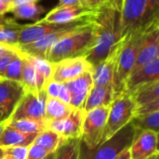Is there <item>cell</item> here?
Segmentation results:
<instances>
[{
    "mask_svg": "<svg viewBox=\"0 0 159 159\" xmlns=\"http://www.w3.org/2000/svg\"><path fill=\"white\" fill-rule=\"evenodd\" d=\"M28 147H7L3 159H26Z\"/></svg>",
    "mask_w": 159,
    "mask_h": 159,
    "instance_id": "34",
    "label": "cell"
},
{
    "mask_svg": "<svg viewBox=\"0 0 159 159\" xmlns=\"http://www.w3.org/2000/svg\"><path fill=\"white\" fill-rule=\"evenodd\" d=\"M37 134H25L5 125L0 134V147H29Z\"/></svg>",
    "mask_w": 159,
    "mask_h": 159,
    "instance_id": "21",
    "label": "cell"
},
{
    "mask_svg": "<svg viewBox=\"0 0 159 159\" xmlns=\"http://www.w3.org/2000/svg\"><path fill=\"white\" fill-rule=\"evenodd\" d=\"M59 6H82L81 0H59Z\"/></svg>",
    "mask_w": 159,
    "mask_h": 159,
    "instance_id": "41",
    "label": "cell"
},
{
    "mask_svg": "<svg viewBox=\"0 0 159 159\" xmlns=\"http://www.w3.org/2000/svg\"><path fill=\"white\" fill-rule=\"evenodd\" d=\"M136 108L159 99V81L148 82L137 87L129 94Z\"/></svg>",
    "mask_w": 159,
    "mask_h": 159,
    "instance_id": "23",
    "label": "cell"
},
{
    "mask_svg": "<svg viewBox=\"0 0 159 159\" xmlns=\"http://www.w3.org/2000/svg\"><path fill=\"white\" fill-rule=\"evenodd\" d=\"M0 2H3V3H11V0H0Z\"/></svg>",
    "mask_w": 159,
    "mask_h": 159,
    "instance_id": "48",
    "label": "cell"
},
{
    "mask_svg": "<svg viewBox=\"0 0 159 159\" xmlns=\"http://www.w3.org/2000/svg\"><path fill=\"white\" fill-rule=\"evenodd\" d=\"M115 159H131V157H130V153H129V148L124 150L122 153H120Z\"/></svg>",
    "mask_w": 159,
    "mask_h": 159,
    "instance_id": "42",
    "label": "cell"
},
{
    "mask_svg": "<svg viewBox=\"0 0 159 159\" xmlns=\"http://www.w3.org/2000/svg\"><path fill=\"white\" fill-rule=\"evenodd\" d=\"M92 13L88 17H85L80 20H77L69 23H65V24L50 23L43 20L35 22L34 23H32V24H22V27L19 33L18 46L26 45V44L34 42L48 34H50V33H53L61 29H65V28H69V27L76 26V25L88 24L91 22Z\"/></svg>",
    "mask_w": 159,
    "mask_h": 159,
    "instance_id": "8",
    "label": "cell"
},
{
    "mask_svg": "<svg viewBox=\"0 0 159 159\" xmlns=\"http://www.w3.org/2000/svg\"><path fill=\"white\" fill-rule=\"evenodd\" d=\"M46 92L48 97L60 99L62 102L69 105V100H70L69 93L63 83H60L51 80L46 88Z\"/></svg>",
    "mask_w": 159,
    "mask_h": 159,
    "instance_id": "33",
    "label": "cell"
},
{
    "mask_svg": "<svg viewBox=\"0 0 159 159\" xmlns=\"http://www.w3.org/2000/svg\"><path fill=\"white\" fill-rule=\"evenodd\" d=\"M22 24H20L16 20L0 16V44L17 47L19 33Z\"/></svg>",
    "mask_w": 159,
    "mask_h": 159,
    "instance_id": "22",
    "label": "cell"
},
{
    "mask_svg": "<svg viewBox=\"0 0 159 159\" xmlns=\"http://www.w3.org/2000/svg\"><path fill=\"white\" fill-rule=\"evenodd\" d=\"M136 105L128 93H122L109 106V113L102 143L112 138L116 132L127 126L135 115Z\"/></svg>",
    "mask_w": 159,
    "mask_h": 159,
    "instance_id": "5",
    "label": "cell"
},
{
    "mask_svg": "<svg viewBox=\"0 0 159 159\" xmlns=\"http://www.w3.org/2000/svg\"><path fill=\"white\" fill-rule=\"evenodd\" d=\"M95 42V30L92 22L78 27L55 43L46 55L50 64L64 59L84 57L93 47Z\"/></svg>",
    "mask_w": 159,
    "mask_h": 159,
    "instance_id": "3",
    "label": "cell"
},
{
    "mask_svg": "<svg viewBox=\"0 0 159 159\" xmlns=\"http://www.w3.org/2000/svg\"><path fill=\"white\" fill-rule=\"evenodd\" d=\"M81 139L62 141L54 152V159H79Z\"/></svg>",
    "mask_w": 159,
    "mask_h": 159,
    "instance_id": "31",
    "label": "cell"
},
{
    "mask_svg": "<svg viewBox=\"0 0 159 159\" xmlns=\"http://www.w3.org/2000/svg\"><path fill=\"white\" fill-rule=\"evenodd\" d=\"M68 90L70 100L69 106L73 109H82L86 98L93 87L92 69L83 73L76 79L63 83Z\"/></svg>",
    "mask_w": 159,
    "mask_h": 159,
    "instance_id": "14",
    "label": "cell"
},
{
    "mask_svg": "<svg viewBox=\"0 0 159 159\" xmlns=\"http://www.w3.org/2000/svg\"><path fill=\"white\" fill-rule=\"evenodd\" d=\"M159 57V25L158 21L154 22L144 37L143 44L137 55L134 67L131 71L134 72L145 64Z\"/></svg>",
    "mask_w": 159,
    "mask_h": 159,
    "instance_id": "15",
    "label": "cell"
},
{
    "mask_svg": "<svg viewBox=\"0 0 159 159\" xmlns=\"http://www.w3.org/2000/svg\"><path fill=\"white\" fill-rule=\"evenodd\" d=\"M157 81H159V57L130 73L125 82L124 92L130 94L140 85Z\"/></svg>",
    "mask_w": 159,
    "mask_h": 159,
    "instance_id": "16",
    "label": "cell"
},
{
    "mask_svg": "<svg viewBox=\"0 0 159 159\" xmlns=\"http://www.w3.org/2000/svg\"><path fill=\"white\" fill-rule=\"evenodd\" d=\"M45 159H54V153H51V154H49L47 157Z\"/></svg>",
    "mask_w": 159,
    "mask_h": 159,
    "instance_id": "46",
    "label": "cell"
},
{
    "mask_svg": "<svg viewBox=\"0 0 159 159\" xmlns=\"http://www.w3.org/2000/svg\"><path fill=\"white\" fill-rule=\"evenodd\" d=\"M135 136L136 130L129 122L112 138L93 150L88 149L80 142L79 159H115L124 150L130 147Z\"/></svg>",
    "mask_w": 159,
    "mask_h": 159,
    "instance_id": "4",
    "label": "cell"
},
{
    "mask_svg": "<svg viewBox=\"0 0 159 159\" xmlns=\"http://www.w3.org/2000/svg\"><path fill=\"white\" fill-rule=\"evenodd\" d=\"M123 43L122 40L117 44L115 50L101 63L97 66L92 67V79H93V85L94 86H102V87H109L112 86L115 65L121 49Z\"/></svg>",
    "mask_w": 159,
    "mask_h": 159,
    "instance_id": "19",
    "label": "cell"
},
{
    "mask_svg": "<svg viewBox=\"0 0 159 159\" xmlns=\"http://www.w3.org/2000/svg\"><path fill=\"white\" fill-rule=\"evenodd\" d=\"M146 159H158V153L156 154V155H153L152 157H148V158Z\"/></svg>",
    "mask_w": 159,
    "mask_h": 159,
    "instance_id": "45",
    "label": "cell"
},
{
    "mask_svg": "<svg viewBox=\"0 0 159 159\" xmlns=\"http://www.w3.org/2000/svg\"><path fill=\"white\" fill-rule=\"evenodd\" d=\"M158 134L153 131H143L136 134L130 147L131 159H146L158 153Z\"/></svg>",
    "mask_w": 159,
    "mask_h": 159,
    "instance_id": "17",
    "label": "cell"
},
{
    "mask_svg": "<svg viewBox=\"0 0 159 159\" xmlns=\"http://www.w3.org/2000/svg\"><path fill=\"white\" fill-rule=\"evenodd\" d=\"M21 67H22V59L21 52L20 51L19 55L9 64L5 72L1 75L0 79L2 80H10L20 82L21 81Z\"/></svg>",
    "mask_w": 159,
    "mask_h": 159,
    "instance_id": "32",
    "label": "cell"
},
{
    "mask_svg": "<svg viewBox=\"0 0 159 159\" xmlns=\"http://www.w3.org/2000/svg\"><path fill=\"white\" fill-rule=\"evenodd\" d=\"M16 47H12V46H7V45H4V44H0V54L10 52L15 50Z\"/></svg>",
    "mask_w": 159,
    "mask_h": 159,
    "instance_id": "43",
    "label": "cell"
},
{
    "mask_svg": "<svg viewBox=\"0 0 159 159\" xmlns=\"http://www.w3.org/2000/svg\"><path fill=\"white\" fill-rule=\"evenodd\" d=\"M106 2H107V0H81L82 6L90 10L99 8Z\"/></svg>",
    "mask_w": 159,
    "mask_h": 159,
    "instance_id": "39",
    "label": "cell"
},
{
    "mask_svg": "<svg viewBox=\"0 0 159 159\" xmlns=\"http://www.w3.org/2000/svg\"><path fill=\"white\" fill-rule=\"evenodd\" d=\"M84 25H87V24H84ZM84 25L72 26V27H69V28L61 29V30L48 34V35L44 36L43 37L39 38L38 40H36L34 42H32V43H29V44H26V45L17 46V48L21 52H23V53H25L27 55L45 59L47 53L48 52L50 48L55 43H57L61 38L65 37L67 34H69L73 30H75V29H76L78 27L84 26Z\"/></svg>",
    "mask_w": 159,
    "mask_h": 159,
    "instance_id": "13",
    "label": "cell"
},
{
    "mask_svg": "<svg viewBox=\"0 0 159 159\" xmlns=\"http://www.w3.org/2000/svg\"><path fill=\"white\" fill-rule=\"evenodd\" d=\"M131 125L136 130V134L143 131H153L158 134L159 131V112L149 114L134 115L130 120Z\"/></svg>",
    "mask_w": 159,
    "mask_h": 159,
    "instance_id": "27",
    "label": "cell"
},
{
    "mask_svg": "<svg viewBox=\"0 0 159 159\" xmlns=\"http://www.w3.org/2000/svg\"><path fill=\"white\" fill-rule=\"evenodd\" d=\"M123 0H107L95 9L91 22L95 30V42L84 56L91 67L103 61L122 40Z\"/></svg>",
    "mask_w": 159,
    "mask_h": 159,
    "instance_id": "1",
    "label": "cell"
},
{
    "mask_svg": "<svg viewBox=\"0 0 159 159\" xmlns=\"http://www.w3.org/2000/svg\"><path fill=\"white\" fill-rule=\"evenodd\" d=\"M21 59H22V67H21L20 83L24 87L25 91L39 92L37 90V85H36V72L31 57L21 52Z\"/></svg>",
    "mask_w": 159,
    "mask_h": 159,
    "instance_id": "26",
    "label": "cell"
},
{
    "mask_svg": "<svg viewBox=\"0 0 159 159\" xmlns=\"http://www.w3.org/2000/svg\"><path fill=\"white\" fill-rule=\"evenodd\" d=\"M159 0H147V8L145 21L146 23H150L156 20H158Z\"/></svg>",
    "mask_w": 159,
    "mask_h": 159,
    "instance_id": "36",
    "label": "cell"
},
{
    "mask_svg": "<svg viewBox=\"0 0 159 159\" xmlns=\"http://www.w3.org/2000/svg\"><path fill=\"white\" fill-rule=\"evenodd\" d=\"M4 121H5V119H4V117H3V116H2V115L0 114V124H1V123H3Z\"/></svg>",
    "mask_w": 159,
    "mask_h": 159,
    "instance_id": "49",
    "label": "cell"
},
{
    "mask_svg": "<svg viewBox=\"0 0 159 159\" xmlns=\"http://www.w3.org/2000/svg\"><path fill=\"white\" fill-rule=\"evenodd\" d=\"M85 112L82 109H73L65 118L46 124V129L59 134L62 141L81 139L82 125Z\"/></svg>",
    "mask_w": 159,
    "mask_h": 159,
    "instance_id": "10",
    "label": "cell"
},
{
    "mask_svg": "<svg viewBox=\"0 0 159 159\" xmlns=\"http://www.w3.org/2000/svg\"><path fill=\"white\" fill-rule=\"evenodd\" d=\"M4 123L6 126L25 134H39L46 129V124L31 119L5 121Z\"/></svg>",
    "mask_w": 159,
    "mask_h": 159,
    "instance_id": "30",
    "label": "cell"
},
{
    "mask_svg": "<svg viewBox=\"0 0 159 159\" xmlns=\"http://www.w3.org/2000/svg\"><path fill=\"white\" fill-rule=\"evenodd\" d=\"M91 69V66L85 57L64 59L52 64L51 80L60 83H65Z\"/></svg>",
    "mask_w": 159,
    "mask_h": 159,
    "instance_id": "11",
    "label": "cell"
},
{
    "mask_svg": "<svg viewBox=\"0 0 159 159\" xmlns=\"http://www.w3.org/2000/svg\"><path fill=\"white\" fill-rule=\"evenodd\" d=\"M157 21L158 20H156L143 27L136 29L123 37V43L116 61L112 82L115 98L124 92L125 82L134 67L137 55L143 44L144 37L153 23Z\"/></svg>",
    "mask_w": 159,
    "mask_h": 159,
    "instance_id": "2",
    "label": "cell"
},
{
    "mask_svg": "<svg viewBox=\"0 0 159 159\" xmlns=\"http://www.w3.org/2000/svg\"><path fill=\"white\" fill-rule=\"evenodd\" d=\"M147 0H123L122 7V36L143 27L146 23L145 15ZM151 23V22H150Z\"/></svg>",
    "mask_w": 159,
    "mask_h": 159,
    "instance_id": "9",
    "label": "cell"
},
{
    "mask_svg": "<svg viewBox=\"0 0 159 159\" xmlns=\"http://www.w3.org/2000/svg\"><path fill=\"white\" fill-rule=\"evenodd\" d=\"M49 154L43 149L42 147L35 145V144H31L28 147V153L26 159H45Z\"/></svg>",
    "mask_w": 159,
    "mask_h": 159,
    "instance_id": "37",
    "label": "cell"
},
{
    "mask_svg": "<svg viewBox=\"0 0 159 159\" xmlns=\"http://www.w3.org/2000/svg\"><path fill=\"white\" fill-rule=\"evenodd\" d=\"M12 4L11 3H3L0 2V16H4L6 13L10 12L12 8Z\"/></svg>",
    "mask_w": 159,
    "mask_h": 159,
    "instance_id": "40",
    "label": "cell"
},
{
    "mask_svg": "<svg viewBox=\"0 0 159 159\" xmlns=\"http://www.w3.org/2000/svg\"><path fill=\"white\" fill-rule=\"evenodd\" d=\"M24 93L25 89L20 82L10 80L0 81V114L5 121L9 118Z\"/></svg>",
    "mask_w": 159,
    "mask_h": 159,
    "instance_id": "12",
    "label": "cell"
},
{
    "mask_svg": "<svg viewBox=\"0 0 159 159\" xmlns=\"http://www.w3.org/2000/svg\"><path fill=\"white\" fill-rule=\"evenodd\" d=\"M159 112V99L153 101L151 103L143 105L141 107L136 108L135 115H143V114H149L152 112Z\"/></svg>",
    "mask_w": 159,
    "mask_h": 159,
    "instance_id": "38",
    "label": "cell"
},
{
    "mask_svg": "<svg viewBox=\"0 0 159 159\" xmlns=\"http://www.w3.org/2000/svg\"><path fill=\"white\" fill-rule=\"evenodd\" d=\"M73 111L68 104L62 102L60 99L50 97L48 96L45 106V123L60 120L65 118Z\"/></svg>",
    "mask_w": 159,
    "mask_h": 159,
    "instance_id": "24",
    "label": "cell"
},
{
    "mask_svg": "<svg viewBox=\"0 0 159 159\" xmlns=\"http://www.w3.org/2000/svg\"><path fill=\"white\" fill-rule=\"evenodd\" d=\"M109 107H101L86 112L82 125L81 142L89 150L102 144L108 118Z\"/></svg>",
    "mask_w": 159,
    "mask_h": 159,
    "instance_id": "6",
    "label": "cell"
},
{
    "mask_svg": "<svg viewBox=\"0 0 159 159\" xmlns=\"http://www.w3.org/2000/svg\"><path fill=\"white\" fill-rule=\"evenodd\" d=\"M20 50L16 47L15 50L5 52L0 54V77L5 72L7 67L9 66V64L19 55Z\"/></svg>",
    "mask_w": 159,
    "mask_h": 159,
    "instance_id": "35",
    "label": "cell"
},
{
    "mask_svg": "<svg viewBox=\"0 0 159 159\" xmlns=\"http://www.w3.org/2000/svg\"><path fill=\"white\" fill-rule=\"evenodd\" d=\"M115 99V94L113 87H102V86H94L89 91L86 101L83 106V111L89 112L90 110L101 108V107H109Z\"/></svg>",
    "mask_w": 159,
    "mask_h": 159,
    "instance_id": "20",
    "label": "cell"
},
{
    "mask_svg": "<svg viewBox=\"0 0 159 159\" xmlns=\"http://www.w3.org/2000/svg\"><path fill=\"white\" fill-rule=\"evenodd\" d=\"M4 156H5V148L0 147V159L4 158Z\"/></svg>",
    "mask_w": 159,
    "mask_h": 159,
    "instance_id": "44",
    "label": "cell"
},
{
    "mask_svg": "<svg viewBox=\"0 0 159 159\" xmlns=\"http://www.w3.org/2000/svg\"><path fill=\"white\" fill-rule=\"evenodd\" d=\"M1 80H2V79H0V81H1Z\"/></svg>",
    "mask_w": 159,
    "mask_h": 159,
    "instance_id": "50",
    "label": "cell"
},
{
    "mask_svg": "<svg viewBox=\"0 0 159 159\" xmlns=\"http://www.w3.org/2000/svg\"><path fill=\"white\" fill-rule=\"evenodd\" d=\"M48 94L46 90L39 92L25 91L9 118L6 121L31 119L45 123V106ZM5 122V121H4Z\"/></svg>",
    "mask_w": 159,
    "mask_h": 159,
    "instance_id": "7",
    "label": "cell"
},
{
    "mask_svg": "<svg viewBox=\"0 0 159 159\" xmlns=\"http://www.w3.org/2000/svg\"><path fill=\"white\" fill-rule=\"evenodd\" d=\"M10 12L18 20H35L38 22L44 14L45 9L36 5V3L31 2L13 6Z\"/></svg>",
    "mask_w": 159,
    "mask_h": 159,
    "instance_id": "28",
    "label": "cell"
},
{
    "mask_svg": "<svg viewBox=\"0 0 159 159\" xmlns=\"http://www.w3.org/2000/svg\"><path fill=\"white\" fill-rule=\"evenodd\" d=\"M30 56V55H29ZM34 66L36 72V85L37 90H46L48 84L51 81L52 77V64L48 62L46 59L30 56Z\"/></svg>",
    "mask_w": 159,
    "mask_h": 159,
    "instance_id": "25",
    "label": "cell"
},
{
    "mask_svg": "<svg viewBox=\"0 0 159 159\" xmlns=\"http://www.w3.org/2000/svg\"><path fill=\"white\" fill-rule=\"evenodd\" d=\"M61 142L62 139L59 134L52 130L45 129L39 134H37L33 144L38 145L45 149L48 154H51L56 151V149L60 146Z\"/></svg>",
    "mask_w": 159,
    "mask_h": 159,
    "instance_id": "29",
    "label": "cell"
},
{
    "mask_svg": "<svg viewBox=\"0 0 159 159\" xmlns=\"http://www.w3.org/2000/svg\"><path fill=\"white\" fill-rule=\"evenodd\" d=\"M94 10L88 9L83 6H58L48 12L42 20L50 23L65 24L88 17Z\"/></svg>",
    "mask_w": 159,
    "mask_h": 159,
    "instance_id": "18",
    "label": "cell"
},
{
    "mask_svg": "<svg viewBox=\"0 0 159 159\" xmlns=\"http://www.w3.org/2000/svg\"><path fill=\"white\" fill-rule=\"evenodd\" d=\"M4 127H5V123L3 122V123L0 124V134H1V132H2V130H3Z\"/></svg>",
    "mask_w": 159,
    "mask_h": 159,
    "instance_id": "47",
    "label": "cell"
}]
</instances>
